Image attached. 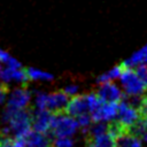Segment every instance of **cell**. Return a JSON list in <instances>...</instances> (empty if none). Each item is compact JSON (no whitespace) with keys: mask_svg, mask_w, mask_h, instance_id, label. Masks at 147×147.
I'll use <instances>...</instances> for the list:
<instances>
[{"mask_svg":"<svg viewBox=\"0 0 147 147\" xmlns=\"http://www.w3.org/2000/svg\"><path fill=\"white\" fill-rule=\"evenodd\" d=\"M2 121L8 124L2 131H0L5 136H10L15 138H24L30 131L32 126V111L28 109L15 110L10 108H6L2 113Z\"/></svg>","mask_w":147,"mask_h":147,"instance_id":"6da1fadb","label":"cell"},{"mask_svg":"<svg viewBox=\"0 0 147 147\" xmlns=\"http://www.w3.org/2000/svg\"><path fill=\"white\" fill-rule=\"evenodd\" d=\"M78 126L79 125L77 121L74 119L71 116L67 115L64 111L56 113L54 114L51 130L46 133V136L48 137L49 140H51V137H56V138L70 137L76 132Z\"/></svg>","mask_w":147,"mask_h":147,"instance_id":"7a4b0ae2","label":"cell"},{"mask_svg":"<svg viewBox=\"0 0 147 147\" xmlns=\"http://www.w3.org/2000/svg\"><path fill=\"white\" fill-rule=\"evenodd\" d=\"M121 82L123 87L129 95H140L147 90V85L141 80V78L132 69H125L121 76Z\"/></svg>","mask_w":147,"mask_h":147,"instance_id":"3957f363","label":"cell"},{"mask_svg":"<svg viewBox=\"0 0 147 147\" xmlns=\"http://www.w3.org/2000/svg\"><path fill=\"white\" fill-rule=\"evenodd\" d=\"M54 114L49 110H37L32 111V129L39 133L46 134L52 126Z\"/></svg>","mask_w":147,"mask_h":147,"instance_id":"277c9868","label":"cell"},{"mask_svg":"<svg viewBox=\"0 0 147 147\" xmlns=\"http://www.w3.org/2000/svg\"><path fill=\"white\" fill-rule=\"evenodd\" d=\"M87 110H90L87 95H75L69 100V103L64 110V113L71 117L80 116L84 114H87Z\"/></svg>","mask_w":147,"mask_h":147,"instance_id":"5b68a950","label":"cell"},{"mask_svg":"<svg viewBox=\"0 0 147 147\" xmlns=\"http://www.w3.org/2000/svg\"><path fill=\"white\" fill-rule=\"evenodd\" d=\"M118 103H107L102 102L95 110L91 113L93 122H102V121H113L117 116Z\"/></svg>","mask_w":147,"mask_h":147,"instance_id":"8992f818","label":"cell"},{"mask_svg":"<svg viewBox=\"0 0 147 147\" xmlns=\"http://www.w3.org/2000/svg\"><path fill=\"white\" fill-rule=\"evenodd\" d=\"M98 95L99 98L107 103H117L121 102L123 99V93L121 92V90L113 83H105L100 86L99 91H98Z\"/></svg>","mask_w":147,"mask_h":147,"instance_id":"52a82bcc","label":"cell"},{"mask_svg":"<svg viewBox=\"0 0 147 147\" xmlns=\"http://www.w3.org/2000/svg\"><path fill=\"white\" fill-rule=\"evenodd\" d=\"M140 118L139 111H137L136 109H133L132 107H130L129 105H126L125 102L121 101L118 103V111H117V116L116 119L118 122H121L124 126H126L127 129L133 125L138 119Z\"/></svg>","mask_w":147,"mask_h":147,"instance_id":"ba28073f","label":"cell"},{"mask_svg":"<svg viewBox=\"0 0 147 147\" xmlns=\"http://www.w3.org/2000/svg\"><path fill=\"white\" fill-rule=\"evenodd\" d=\"M68 103H69L68 95L64 93V91H57L47 95L46 110H49L53 114L62 113L65 110Z\"/></svg>","mask_w":147,"mask_h":147,"instance_id":"9c48e42d","label":"cell"},{"mask_svg":"<svg viewBox=\"0 0 147 147\" xmlns=\"http://www.w3.org/2000/svg\"><path fill=\"white\" fill-rule=\"evenodd\" d=\"M29 101H30V92L26 90V87L16 88L13 91V93L8 99L7 108L15 109V110L25 109Z\"/></svg>","mask_w":147,"mask_h":147,"instance_id":"30bf717a","label":"cell"},{"mask_svg":"<svg viewBox=\"0 0 147 147\" xmlns=\"http://www.w3.org/2000/svg\"><path fill=\"white\" fill-rule=\"evenodd\" d=\"M0 78L3 82H9V80H17L23 83V86H26V83L30 80L26 70H20V69H11V68H6L1 69L0 71Z\"/></svg>","mask_w":147,"mask_h":147,"instance_id":"8fae6325","label":"cell"},{"mask_svg":"<svg viewBox=\"0 0 147 147\" xmlns=\"http://www.w3.org/2000/svg\"><path fill=\"white\" fill-rule=\"evenodd\" d=\"M25 142L26 146H31V147H49V139L46 134L39 133L37 131L31 130L25 137Z\"/></svg>","mask_w":147,"mask_h":147,"instance_id":"7c38bea8","label":"cell"},{"mask_svg":"<svg viewBox=\"0 0 147 147\" xmlns=\"http://www.w3.org/2000/svg\"><path fill=\"white\" fill-rule=\"evenodd\" d=\"M147 63V45L145 47H142L140 51L136 52L130 59H127L126 61H124L122 64L126 68V69H131L132 67H138L140 64Z\"/></svg>","mask_w":147,"mask_h":147,"instance_id":"4fadbf2b","label":"cell"},{"mask_svg":"<svg viewBox=\"0 0 147 147\" xmlns=\"http://www.w3.org/2000/svg\"><path fill=\"white\" fill-rule=\"evenodd\" d=\"M116 142H117V147H142L141 140L139 138L130 134L129 132H126L125 134L117 138Z\"/></svg>","mask_w":147,"mask_h":147,"instance_id":"5bb4252c","label":"cell"},{"mask_svg":"<svg viewBox=\"0 0 147 147\" xmlns=\"http://www.w3.org/2000/svg\"><path fill=\"white\" fill-rule=\"evenodd\" d=\"M125 69H126V68H125L123 64L116 65V67H115L114 69H111L110 71H108V72H106V74L101 75L100 77H98L96 83H99V84L109 83L111 79H114V78H116V77H121V76H122V74H123V71H124Z\"/></svg>","mask_w":147,"mask_h":147,"instance_id":"9a60e30c","label":"cell"},{"mask_svg":"<svg viewBox=\"0 0 147 147\" xmlns=\"http://www.w3.org/2000/svg\"><path fill=\"white\" fill-rule=\"evenodd\" d=\"M86 145H93L94 147H117L116 139L108 133L96 138L95 140L92 141V144H86Z\"/></svg>","mask_w":147,"mask_h":147,"instance_id":"2e32d148","label":"cell"},{"mask_svg":"<svg viewBox=\"0 0 147 147\" xmlns=\"http://www.w3.org/2000/svg\"><path fill=\"white\" fill-rule=\"evenodd\" d=\"M146 130H147V125L145 123V121L140 117L133 125H131L129 127V133L137 137V138H145L146 136Z\"/></svg>","mask_w":147,"mask_h":147,"instance_id":"e0dca14e","label":"cell"},{"mask_svg":"<svg viewBox=\"0 0 147 147\" xmlns=\"http://www.w3.org/2000/svg\"><path fill=\"white\" fill-rule=\"evenodd\" d=\"M25 70H26V74H28L30 79H44V80L53 79V75H51V74H47V72H44V71H40V70H37V69H33V68H28Z\"/></svg>","mask_w":147,"mask_h":147,"instance_id":"ac0fdd59","label":"cell"},{"mask_svg":"<svg viewBox=\"0 0 147 147\" xmlns=\"http://www.w3.org/2000/svg\"><path fill=\"white\" fill-rule=\"evenodd\" d=\"M92 116L88 115V114H84V115H80L77 117V123L78 125L83 129L82 131H84L85 133L88 131V129L91 127V123H92Z\"/></svg>","mask_w":147,"mask_h":147,"instance_id":"d6986e66","label":"cell"},{"mask_svg":"<svg viewBox=\"0 0 147 147\" xmlns=\"http://www.w3.org/2000/svg\"><path fill=\"white\" fill-rule=\"evenodd\" d=\"M75 141L70 137H64V138H56L53 140L51 144L52 147H74Z\"/></svg>","mask_w":147,"mask_h":147,"instance_id":"ffe728a7","label":"cell"},{"mask_svg":"<svg viewBox=\"0 0 147 147\" xmlns=\"http://www.w3.org/2000/svg\"><path fill=\"white\" fill-rule=\"evenodd\" d=\"M47 105V95L44 93H38L36 96V107L39 110H45Z\"/></svg>","mask_w":147,"mask_h":147,"instance_id":"44dd1931","label":"cell"},{"mask_svg":"<svg viewBox=\"0 0 147 147\" xmlns=\"http://www.w3.org/2000/svg\"><path fill=\"white\" fill-rule=\"evenodd\" d=\"M134 71L141 78V80L147 85V65L146 64H140L134 69Z\"/></svg>","mask_w":147,"mask_h":147,"instance_id":"7402d4cb","label":"cell"},{"mask_svg":"<svg viewBox=\"0 0 147 147\" xmlns=\"http://www.w3.org/2000/svg\"><path fill=\"white\" fill-rule=\"evenodd\" d=\"M8 92H9L8 85L6 83H0V103L3 102V100H5L6 95L8 94Z\"/></svg>","mask_w":147,"mask_h":147,"instance_id":"603a6c76","label":"cell"},{"mask_svg":"<svg viewBox=\"0 0 147 147\" xmlns=\"http://www.w3.org/2000/svg\"><path fill=\"white\" fill-rule=\"evenodd\" d=\"M64 93L69 96V95H71V96H75V95H77V91H78V87L76 86V85H69V86H67V87H64Z\"/></svg>","mask_w":147,"mask_h":147,"instance_id":"cb8c5ba5","label":"cell"},{"mask_svg":"<svg viewBox=\"0 0 147 147\" xmlns=\"http://www.w3.org/2000/svg\"><path fill=\"white\" fill-rule=\"evenodd\" d=\"M139 115H140V117L145 121V123H146V125H147V98H146V102H145L142 109L139 111Z\"/></svg>","mask_w":147,"mask_h":147,"instance_id":"d4e9b609","label":"cell"},{"mask_svg":"<svg viewBox=\"0 0 147 147\" xmlns=\"http://www.w3.org/2000/svg\"><path fill=\"white\" fill-rule=\"evenodd\" d=\"M86 147H94L93 145H86Z\"/></svg>","mask_w":147,"mask_h":147,"instance_id":"484cf974","label":"cell"},{"mask_svg":"<svg viewBox=\"0 0 147 147\" xmlns=\"http://www.w3.org/2000/svg\"><path fill=\"white\" fill-rule=\"evenodd\" d=\"M144 139H145V140L147 141V133H146V136H145V138H144Z\"/></svg>","mask_w":147,"mask_h":147,"instance_id":"4316f807","label":"cell"},{"mask_svg":"<svg viewBox=\"0 0 147 147\" xmlns=\"http://www.w3.org/2000/svg\"><path fill=\"white\" fill-rule=\"evenodd\" d=\"M0 71H1V65H0Z\"/></svg>","mask_w":147,"mask_h":147,"instance_id":"83f0119b","label":"cell"},{"mask_svg":"<svg viewBox=\"0 0 147 147\" xmlns=\"http://www.w3.org/2000/svg\"><path fill=\"white\" fill-rule=\"evenodd\" d=\"M26 147H31V146H26Z\"/></svg>","mask_w":147,"mask_h":147,"instance_id":"f1b7e54d","label":"cell"}]
</instances>
